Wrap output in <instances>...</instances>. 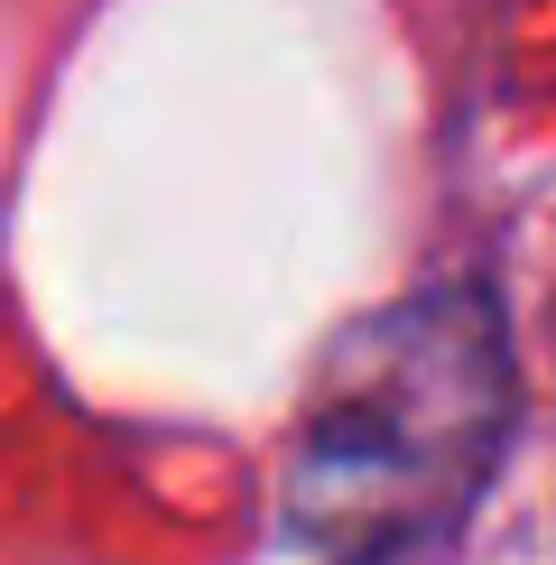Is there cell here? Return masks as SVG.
Returning <instances> with one entry per match:
<instances>
[{
  "label": "cell",
  "instance_id": "1",
  "mask_svg": "<svg viewBox=\"0 0 556 565\" xmlns=\"http://www.w3.org/2000/svg\"><path fill=\"white\" fill-rule=\"evenodd\" d=\"M510 427V352L482 297H408L316 371L288 455V529L334 565H389L463 520Z\"/></svg>",
  "mask_w": 556,
  "mask_h": 565
}]
</instances>
